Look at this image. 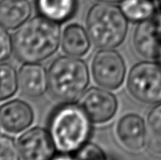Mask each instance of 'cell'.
<instances>
[{"mask_svg":"<svg viewBox=\"0 0 161 160\" xmlns=\"http://www.w3.org/2000/svg\"><path fill=\"white\" fill-rule=\"evenodd\" d=\"M48 90L53 97L63 102H75L89 85V69L82 59L61 56L50 65Z\"/></svg>","mask_w":161,"mask_h":160,"instance_id":"cell-3","label":"cell"},{"mask_svg":"<svg viewBox=\"0 0 161 160\" xmlns=\"http://www.w3.org/2000/svg\"><path fill=\"white\" fill-rule=\"evenodd\" d=\"M19 150L12 139L0 136V160H20Z\"/></svg>","mask_w":161,"mask_h":160,"instance_id":"cell-20","label":"cell"},{"mask_svg":"<svg viewBox=\"0 0 161 160\" xmlns=\"http://www.w3.org/2000/svg\"><path fill=\"white\" fill-rule=\"evenodd\" d=\"M60 44L67 55L80 58L90 50L92 40L87 30L79 24L73 23L65 29Z\"/></svg>","mask_w":161,"mask_h":160,"instance_id":"cell-14","label":"cell"},{"mask_svg":"<svg viewBox=\"0 0 161 160\" xmlns=\"http://www.w3.org/2000/svg\"><path fill=\"white\" fill-rule=\"evenodd\" d=\"M31 5L28 0H0V24L16 30L29 20Z\"/></svg>","mask_w":161,"mask_h":160,"instance_id":"cell-13","label":"cell"},{"mask_svg":"<svg viewBox=\"0 0 161 160\" xmlns=\"http://www.w3.org/2000/svg\"><path fill=\"white\" fill-rule=\"evenodd\" d=\"M133 45L142 57L158 59L161 55V15L138 23L133 36Z\"/></svg>","mask_w":161,"mask_h":160,"instance_id":"cell-9","label":"cell"},{"mask_svg":"<svg viewBox=\"0 0 161 160\" xmlns=\"http://www.w3.org/2000/svg\"><path fill=\"white\" fill-rule=\"evenodd\" d=\"M158 2H159V6H160L161 8V0H158Z\"/></svg>","mask_w":161,"mask_h":160,"instance_id":"cell-24","label":"cell"},{"mask_svg":"<svg viewBox=\"0 0 161 160\" xmlns=\"http://www.w3.org/2000/svg\"><path fill=\"white\" fill-rule=\"evenodd\" d=\"M77 0H36L40 15L57 23L71 19L77 10Z\"/></svg>","mask_w":161,"mask_h":160,"instance_id":"cell-15","label":"cell"},{"mask_svg":"<svg viewBox=\"0 0 161 160\" xmlns=\"http://www.w3.org/2000/svg\"><path fill=\"white\" fill-rule=\"evenodd\" d=\"M158 59H159V61H160V63H161V55H160V57L158 58Z\"/></svg>","mask_w":161,"mask_h":160,"instance_id":"cell-25","label":"cell"},{"mask_svg":"<svg viewBox=\"0 0 161 160\" xmlns=\"http://www.w3.org/2000/svg\"><path fill=\"white\" fill-rule=\"evenodd\" d=\"M147 143L151 152L161 155V103L156 105L147 115Z\"/></svg>","mask_w":161,"mask_h":160,"instance_id":"cell-17","label":"cell"},{"mask_svg":"<svg viewBox=\"0 0 161 160\" xmlns=\"http://www.w3.org/2000/svg\"><path fill=\"white\" fill-rule=\"evenodd\" d=\"M33 119V110L25 102L12 100L0 107V125L9 133L17 134L26 129Z\"/></svg>","mask_w":161,"mask_h":160,"instance_id":"cell-11","label":"cell"},{"mask_svg":"<svg viewBox=\"0 0 161 160\" xmlns=\"http://www.w3.org/2000/svg\"><path fill=\"white\" fill-rule=\"evenodd\" d=\"M17 145L23 160H52L55 154V145L49 132L39 127L23 133Z\"/></svg>","mask_w":161,"mask_h":160,"instance_id":"cell-7","label":"cell"},{"mask_svg":"<svg viewBox=\"0 0 161 160\" xmlns=\"http://www.w3.org/2000/svg\"><path fill=\"white\" fill-rule=\"evenodd\" d=\"M92 75L103 88L115 90L124 81L126 65L122 55L113 48H101L92 59Z\"/></svg>","mask_w":161,"mask_h":160,"instance_id":"cell-6","label":"cell"},{"mask_svg":"<svg viewBox=\"0 0 161 160\" xmlns=\"http://www.w3.org/2000/svg\"><path fill=\"white\" fill-rule=\"evenodd\" d=\"M12 50V40L6 29L0 24V62L8 59Z\"/></svg>","mask_w":161,"mask_h":160,"instance_id":"cell-21","label":"cell"},{"mask_svg":"<svg viewBox=\"0 0 161 160\" xmlns=\"http://www.w3.org/2000/svg\"><path fill=\"white\" fill-rule=\"evenodd\" d=\"M120 9L128 21L142 23L156 15L153 0H122Z\"/></svg>","mask_w":161,"mask_h":160,"instance_id":"cell-16","label":"cell"},{"mask_svg":"<svg viewBox=\"0 0 161 160\" xmlns=\"http://www.w3.org/2000/svg\"><path fill=\"white\" fill-rule=\"evenodd\" d=\"M86 30L96 47L115 48L125 40L128 19L120 7L99 2L94 4L87 14Z\"/></svg>","mask_w":161,"mask_h":160,"instance_id":"cell-4","label":"cell"},{"mask_svg":"<svg viewBox=\"0 0 161 160\" xmlns=\"http://www.w3.org/2000/svg\"><path fill=\"white\" fill-rule=\"evenodd\" d=\"M60 43L59 23L42 16L27 20L18 28L12 40L15 55L25 63H39L48 59Z\"/></svg>","mask_w":161,"mask_h":160,"instance_id":"cell-1","label":"cell"},{"mask_svg":"<svg viewBox=\"0 0 161 160\" xmlns=\"http://www.w3.org/2000/svg\"><path fill=\"white\" fill-rule=\"evenodd\" d=\"M18 75L12 65L0 62V102L9 99L17 92Z\"/></svg>","mask_w":161,"mask_h":160,"instance_id":"cell-18","label":"cell"},{"mask_svg":"<svg viewBox=\"0 0 161 160\" xmlns=\"http://www.w3.org/2000/svg\"><path fill=\"white\" fill-rule=\"evenodd\" d=\"M48 127L56 149L62 153H72L87 143L92 120L79 104L63 102L51 114Z\"/></svg>","mask_w":161,"mask_h":160,"instance_id":"cell-2","label":"cell"},{"mask_svg":"<svg viewBox=\"0 0 161 160\" xmlns=\"http://www.w3.org/2000/svg\"><path fill=\"white\" fill-rule=\"evenodd\" d=\"M128 89L138 101L161 103V63L142 61L135 64L128 74Z\"/></svg>","mask_w":161,"mask_h":160,"instance_id":"cell-5","label":"cell"},{"mask_svg":"<svg viewBox=\"0 0 161 160\" xmlns=\"http://www.w3.org/2000/svg\"><path fill=\"white\" fill-rule=\"evenodd\" d=\"M52 160H77L75 157L71 156L69 153H62L58 156H54Z\"/></svg>","mask_w":161,"mask_h":160,"instance_id":"cell-22","label":"cell"},{"mask_svg":"<svg viewBox=\"0 0 161 160\" xmlns=\"http://www.w3.org/2000/svg\"><path fill=\"white\" fill-rule=\"evenodd\" d=\"M77 160H107L104 152L99 146L87 142L76 152Z\"/></svg>","mask_w":161,"mask_h":160,"instance_id":"cell-19","label":"cell"},{"mask_svg":"<svg viewBox=\"0 0 161 160\" xmlns=\"http://www.w3.org/2000/svg\"><path fill=\"white\" fill-rule=\"evenodd\" d=\"M99 2H105V3H118V2H122V0H97Z\"/></svg>","mask_w":161,"mask_h":160,"instance_id":"cell-23","label":"cell"},{"mask_svg":"<svg viewBox=\"0 0 161 160\" xmlns=\"http://www.w3.org/2000/svg\"><path fill=\"white\" fill-rule=\"evenodd\" d=\"M115 133L122 146L133 152L142 150L147 143V125L138 114H128L121 118Z\"/></svg>","mask_w":161,"mask_h":160,"instance_id":"cell-10","label":"cell"},{"mask_svg":"<svg viewBox=\"0 0 161 160\" xmlns=\"http://www.w3.org/2000/svg\"><path fill=\"white\" fill-rule=\"evenodd\" d=\"M79 105L89 115L92 122L103 123L109 121L117 110V100L111 92L92 87L85 91L79 99Z\"/></svg>","mask_w":161,"mask_h":160,"instance_id":"cell-8","label":"cell"},{"mask_svg":"<svg viewBox=\"0 0 161 160\" xmlns=\"http://www.w3.org/2000/svg\"><path fill=\"white\" fill-rule=\"evenodd\" d=\"M18 88L29 97H38L48 89L46 69L38 63H26L18 72Z\"/></svg>","mask_w":161,"mask_h":160,"instance_id":"cell-12","label":"cell"}]
</instances>
